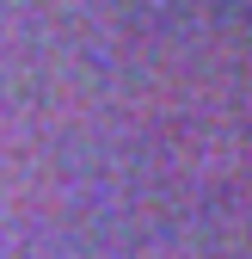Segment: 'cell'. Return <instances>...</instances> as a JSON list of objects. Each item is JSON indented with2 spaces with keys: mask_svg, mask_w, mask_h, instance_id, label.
<instances>
[{
  "mask_svg": "<svg viewBox=\"0 0 252 259\" xmlns=\"http://www.w3.org/2000/svg\"><path fill=\"white\" fill-rule=\"evenodd\" d=\"M130 259H191V253H178V247H148V253H130Z\"/></svg>",
  "mask_w": 252,
  "mask_h": 259,
  "instance_id": "obj_1",
  "label": "cell"
}]
</instances>
